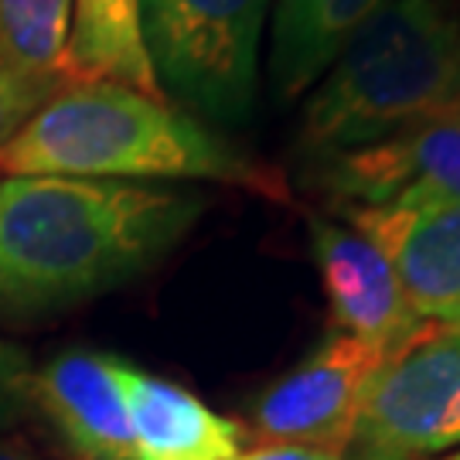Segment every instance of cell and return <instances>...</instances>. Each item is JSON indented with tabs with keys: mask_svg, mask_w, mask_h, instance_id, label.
Listing matches in <instances>:
<instances>
[{
	"mask_svg": "<svg viewBox=\"0 0 460 460\" xmlns=\"http://www.w3.org/2000/svg\"><path fill=\"white\" fill-rule=\"evenodd\" d=\"M205 198L110 178H0V324H31L150 273Z\"/></svg>",
	"mask_w": 460,
	"mask_h": 460,
	"instance_id": "obj_1",
	"label": "cell"
},
{
	"mask_svg": "<svg viewBox=\"0 0 460 460\" xmlns=\"http://www.w3.org/2000/svg\"><path fill=\"white\" fill-rule=\"evenodd\" d=\"M62 174L110 181H215L290 201L283 171L249 157L171 99L133 85L68 83L0 150V178Z\"/></svg>",
	"mask_w": 460,
	"mask_h": 460,
	"instance_id": "obj_2",
	"label": "cell"
},
{
	"mask_svg": "<svg viewBox=\"0 0 460 460\" xmlns=\"http://www.w3.org/2000/svg\"><path fill=\"white\" fill-rule=\"evenodd\" d=\"M460 99V21L444 0H382L317 79L300 147L314 161L382 144Z\"/></svg>",
	"mask_w": 460,
	"mask_h": 460,
	"instance_id": "obj_3",
	"label": "cell"
},
{
	"mask_svg": "<svg viewBox=\"0 0 460 460\" xmlns=\"http://www.w3.org/2000/svg\"><path fill=\"white\" fill-rule=\"evenodd\" d=\"M273 0H140V34L161 93L184 113L243 123L260 89Z\"/></svg>",
	"mask_w": 460,
	"mask_h": 460,
	"instance_id": "obj_4",
	"label": "cell"
},
{
	"mask_svg": "<svg viewBox=\"0 0 460 460\" xmlns=\"http://www.w3.org/2000/svg\"><path fill=\"white\" fill-rule=\"evenodd\" d=\"M450 450H460V331L423 321L372 372L345 457L433 460Z\"/></svg>",
	"mask_w": 460,
	"mask_h": 460,
	"instance_id": "obj_5",
	"label": "cell"
},
{
	"mask_svg": "<svg viewBox=\"0 0 460 460\" xmlns=\"http://www.w3.org/2000/svg\"><path fill=\"white\" fill-rule=\"evenodd\" d=\"M382 362V351L334 331L300 365L252 402V429L263 444L311 447L345 460L355 440L365 385Z\"/></svg>",
	"mask_w": 460,
	"mask_h": 460,
	"instance_id": "obj_6",
	"label": "cell"
},
{
	"mask_svg": "<svg viewBox=\"0 0 460 460\" xmlns=\"http://www.w3.org/2000/svg\"><path fill=\"white\" fill-rule=\"evenodd\" d=\"M345 222L389 260L420 321L460 331V201L402 195L385 205H341Z\"/></svg>",
	"mask_w": 460,
	"mask_h": 460,
	"instance_id": "obj_7",
	"label": "cell"
},
{
	"mask_svg": "<svg viewBox=\"0 0 460 460\" xmlns=\"http://www.w3.org/2000/svg\"><path fill=\"white\" fill-rule=\"evenodd\" d=\"M321 184L341 205H385L402 195L460 201V99L382 144L317 161Z\"/></svg>",
	"mask_w": 460,
	"mask_h": 460,
	"instance_id": "obj_8",
	"label": "cell"
},
{
	"mask_svg": "<svg viewBox=\"0 0 460 460\" xmlns=\"http://www.w3.org/2000/svg\"><path fill=\"white\" fill-rule=\"evenodd\" d=\"M307 229L331 321L341 334H351L385 355L423 324L402 294L389 260L362 232L321 215L307 218Z\"/></svg>",
	"mask_w": 460,
	"mask_h": 460,
	"instance_id": "obj_9",
	"label": "cell"
},
{
	"mask_svg": "<svg viewBox=\"0 0 460 460\" xmlns=\"http://www.w3.org/2000/svg\"><path fill=\"white\" fill-rule=\"evenodd\" d=\"M119 362L113 355L68 351L28 378L38 416L75 460H137Z\"/></svg>",
	"mask_w": 460,
	"mask_h": 460,
	"instance_id": "obj_10",
	"label": "cell"
},
{
	"mask_svg": "<svg viewBox=\"0 0 460 460\" xmlns=\"http://www.w3.org/2000/svg\"><path fill=\"white\" fill-rule=\"evenodd\" d=\"M137 460H235L243 427L218 416L171 378L119 362Z\"/></svg>",
	"mask_w": 460,
	"mask_h": 460,
	"instance_id": "obj_11",
	"label": "cell"
},
{
	"mask_svg": "<svg viewBox=\"0 0 460 460\" xmlns=\"http://www.w3.org/2000/svg\"><path fill=\"white\" fill-rule=\"evenodd\" d=\"M378 4L382 0H277L270 45V85L277 102H294L314 89Z\"/></svg>",
	"mask_w": 460,
	"mask_h": 460,
	"instance_id": "obj_12",
	"label": "cell"
},
{
	"mask_svg": "<svg viewBox=\"0 0 460 460\" xmlns=\"http://www.w3.org/2000/svg\"><path fill=\"white\" fill-rule=\"evenodd\" d=\"M66 75L68 83L110 79L167 99L144 49L140 0H72Z\"/></svg>",
	"mask_w": 460,
	"mask_h": 460,
	"instance_id": "obj_13",
	"label": "cell"
},
{
	"mask_svg": "<svg viewBox=\"0 0 460 460\" xmlns=\"http://www.w3.org/2000/svg\"><path fill=\"white\" fill-rule=\"evenodd\" d=\"M72 0H0V58L34 83L68 85Z\"/></svg>",
	"mask_w": 460,
	"mask_h": 460,
	"instance_id": "obj_14",
	"label": "cell"
},
{
	"mask_svg": "<svg viewBox=\"0 0 460 460\" xmlns=\"http://www.w3.org/2000/svg\"><path fill=\"white\" fill-rule=\"evenodd\" d=\"M58 89L45 83H34L28 75H21L0 58V150L14 140L21 127L31 119Z\"/></svg>",
	"mask_w": 460,
	"mask_h": 460,
	"instance_id": "obj_15",
	"label": "cell"
},
{
	"mask_svg": "<svg viewBox=\"0 0 460 460\" xmlns=\"http://www.w3.org/2000/svg\"><path fill=\"white\" fill-rule=\"evenodd\" d=\"M235 460H341L324 450H311V447H287V444H263L243 450Z\"/></svg>",
	"mask_w": 460,
	"mask_h": 460,
	"instance_id": "obj_16",
	"label": "cell"
},
{
	"mask_svg": "<svg viewBox=\"0 0 460 460\" xmlns=\"http://www.w3.org/2000/svg\"><path fill=\"white\" fill-rule=\"evenodd\" d=\"M0 460H34V457H31V454H24L21 447L4 444V440H0Z\"/></svg>",
	"mask_w": 460,
	"mask_h": 460,
	"instance_id": "obj_17",
	"label": "cell"
},
{
	"mask_svg": "<svg viewBox=\"0 0 460 460\" xmlns=\"http://www.w3.org/2000/svg\"><path fill=\"white\" fill-rule=\"evenodd\" d=\"M345 460H393V457H372V454H351Z\"/></svg>",
	"mask_w": 460,
	"mask_h": 460,
	"instance_id": "obj_18",
	"label": "cell"
},
{
	"mask_svg": "<svg viewBox=\"0 0 460 460\" xmlns=\"http://www.w3.org/2000/svg\"><path fill=\"white\" fill-rule=\"evenodd\" d=\"M433 460H460V450H450V454H444V457H433Z\"/></svg>",
	"mask_w": 460,
	"mask_h": 460,
	"instance_id": "obj_19",
	"label": "cell"
}]
</instances>
